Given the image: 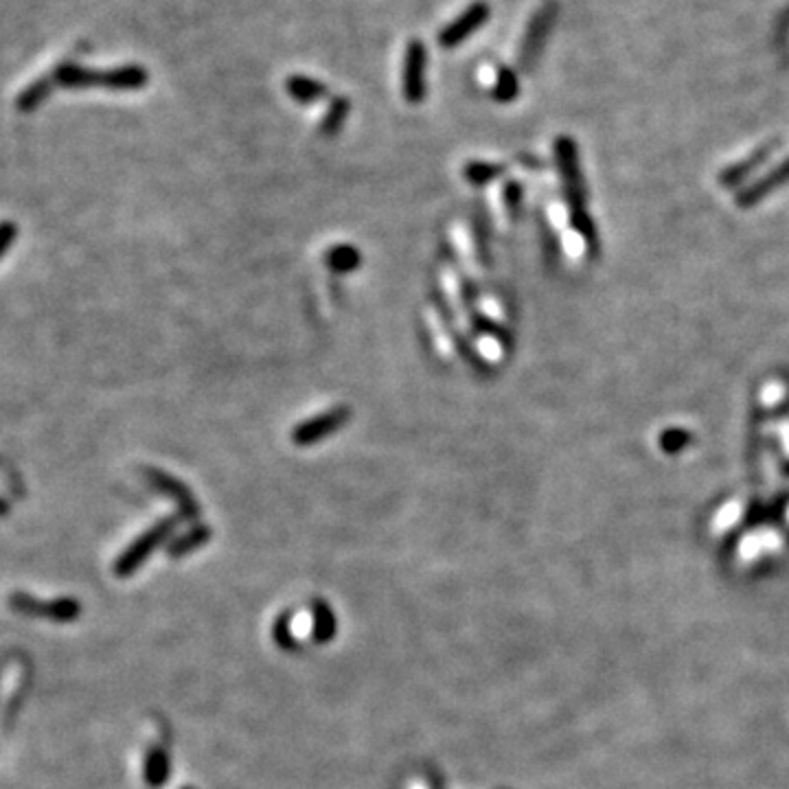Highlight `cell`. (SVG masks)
<instances>
[{"mask_svg": "<svg viewBox=\"0 0 789 789\" xmlns=\"http://www.w3.org/2000/svg\"><path fill=\"white\" fill-rule=\"evenodd\" d=\"M147 81H150V73L141 64H125L104 70V90L135 92L145 88Z\"/></svg>", "mask_w": 789, "mask_h": 789, "instance_id": "cell-10", "label": "cell"}, {"mask_svg": "<svg viewBox=\"0 0 789 789\" xmlns=\"http://www.w3.org/2000/svg\"><path fill=\"white\" fill-rule=\"evenodd\" d=\"M169 776V761L162 750H152L145 761V778L150 785H162Z\"/></svg>", "mask_w": 789, "mask_h": 789, "instance_id": "cell-19", "label": "cell"}, {"mask_svg": "<svg viewBox=\"0 0 789 789\" xmlns=\"http://www.w3.org/2000/svg\"><path fill=\"white\" fill-rule=\"evenodd\" d=\"M176 524H178L176 517H167V520L153 524L147 533H143L141 537H136V540L127 546V551L121 552L119 560H116L115 563L116 575L127 577L135 571H138V568L145 563L147 557H150L162 542H167V537L172 535V531L176 529Z\"/></svg>", "mask_w": 789, "mask_h": 789, "instance_id": "cell-4", "label": "cell"}, {"mask_svg": "<svg viewBox=\"0 0 789 789\" xmlns=\"http://www.w3.org/2000/svg\"><path fill=\"white\" fill-rule=\"evenodd\" d=\"M560 12L562 7L557 0H544L533 12L529 24L524 29V35H522L520 49H517V66H520L522 73H533L535 66L540 64L548 40H551L552 31H555Z\"/></svg>", "mask_w": 789, "mask_h": 789, "instance_id": "cell-1", "label": "cell"}, {"mask_svg": "<svg viewBox=\"0 0 789 789\" xmlns=\"http://www.w3.org/2000/svg\"><path fill=\"white\" fill-rule=\"evenodd\" d=\"M770 150H775V145H766V147H761L759 152L755 153V156H750L747 158L746 162H741V165H735V167H730L729 172L724 173V182L726 184H730V182H735L737 178H744L747 172H752V169H755L757 165H759V162L763 161V158L767 156V153H770Z\"/></svg>", "mask_w": 789, "mask_h": 789, "instance_id": "cell-20", "label": "cell"}, {"mask_svg": "<svg viewBox=\"0 0 789 789\" xmlns=\"http://www.w3.org/2000/svg\"><path fill=\"white\" fill-rule=\"evenodd\" d=\"M351 414L353 413L349 406H336L316 414V417L305 419L303 423H299L292 430V443L299 445V448H310V445L320 443V441L331 437V434L340 432L349 423Z\"/></svg>", "mask_w": 789, "mask_h": 789, "instance_id": "cell-6", "label": "cell"}, {"mask_svg": "<svg viewBox=\"0 0 789 789\" xmlns=\"http://www.w3.org/2000/svg\"><path fill=\"white\" fill-rule=\"evenodd\" d=\"M325 264H327V268L331 270V273L349 274V273H356V270L360 268L362 255H360V250L356 248V246L340 244V246H334V248H331L330 253L325 255Z\"/></svg>", "mask_w": 789, "mask_h": 789, "instance_id": "cell-14", "label": "cell"}, {"mask_svg": "<svg viewBox=\"0 0 789 789\" xmlns=\"http://www.w3.org/2000/svg\"><path fill=\"white\" fill-rule=\"evenodd\" d=\"M55 86L66 90H88V88H104V70L86 69V66L77 64V61H61L55 66L51 73Z\"/></svg>", "mask_w": 789, "mask_h": 789, "instance_id": "cell-9", "label": "cell"}, {"mask_svg": "<svg viewBox=\"0 0 789 789\" xmlns=\"http://www.w3.org/2000/svg\"><path fill=\"white\" fill-rule=\"evenodd\" d=\"M489 18H491L489 3H485V0H474L469 7H465L463 12L456 15L452 23H448L439 31L437 42L443 46V49H456V46L463 44L465 40L471 38V35H474L480 27H485V23Z\"/></svg>", "mask_w": 789, "mask_h": 789, "instance_id": "cell-7", "label": "cell"}, {"mask_svg": "<svg viewBox=\"0 0 789 789\" xmlns=\"http://www.w3.org/2000/svg\"><path fill=\"white\" fill-rule=\"evenodd\" d=\"M9 608L23 617L46 618L53 623H73L81 614L79 601H75V599L61 597L55 601H38L27 592H14L9 597Z\"/></svg>", "mask_w": 789, "mask_h": 789, "instance_id": "cell-2", "label": "cell"}, {"mask_svg": "<svg viewBox=\"0 0 789 789\" xmlns=\"http://www.w3.org/2000/svg\"><path fill=\"white\" fill-rule=\"evenodd\" d=\"M285 90L296 104H316V101L325 99L330 95V88L314 77L307 75H292L285 81Z\"/></svg>", "mask_w": 789, "mask_h": 789, "instance_id": "cell-12", "label": "cell"}, {"mask_svg": "<svg viewBox=\"0 0 789 789\" xmlns=\"http://www.w3.org/2000/svg\"><path fill=\"white\" fill-rule=\"evenodd\" d=\"M53 79L49 77H42V79H35L31 81V84L20 92L18 97H15V107H18V112H24V115H29V112H35L40 106L44 104L46 99H49V95L53 92Z\"/></svg>", "mask_w": 789, "mask_h": 789, "instance_id": "cell-13", "label": "cell"}, {"mask_svg": "<svg viewBox=\"0 0 789 789\" xmlns=\"http://www.w3.org/2000/svg\"><path fill=\"white\" fill-rule=\"evenodd\" d=\"M491 95H494V99L498 101V104H511V101L520 95V79H517L514 69H509V66H500Z\"/></svg>", "mask_w": 789, "mask_h": 789, "instance_id": "cell-17", "label": "cell"}, {"mask_svg": "<svg viewBox=\"0 0 789 789\" xmlns=\"http://www.w3.org/2000/svg\"><path fill=\"white\" fill-rule=\"evenodd\" d=\"M402 92L408 104H422L428 95V49L417 38L410 40L404 51Z\"/></svg>", "mask_w": 789, "mask_h": 789, "instance_id": "cell-5", "label": "cell"}, {"mask_svg": "<svg viewBox=\"0 0 789 789\" xmlns=\"http://www.w3.org/2000/svg\"><path fill=\"white\" fill-rule=\"evenodd\" d=\"M349 112H351V101L347 99V97H334L330 107H327L325 116H322V123H320L322 135L336 136L338 132L342 130V125H345Z\"/></svg>", "mask_w": 789, "mask_h": 789, "instance_id": "cell-15", "label": "cell"}, {"mask_svg": "<svg viewBox=\"0 0 789 789\" xmlns=\"http://www.w3.org/2000/svg\"><path fill=\"white\" fill-rule=\"evenodd\" d=\"M15 237H18V227L14 222H0V259L12 248Z\"/></svg>", "mask_w": 789, "mask_h": 789, "instance_id": "cell-21", "label": "cell"}, {"mask_svg": "<svg viewBox=\"0 0 789 789\" xmlns=\"http://www.w3.org/2000/svg\"><path fill=\"white\" fill-rule=\"evenodd\" d=\"M785 182H789V158L787 161H783L776 169L767 172V176H763L761 181L752 182L750 187H747L746 191L739 196V204L741 207H750V204L759 202L761 198H766L767 193L772 191V189L781 187V184H785Z\"/></svg>", "mask_w": 789, "mask_h": 789, "instance_id": "cell-11", "label": "cell"}, {"mask_svg": "<svg viewBox=\"0 0 789 789\" xmlns=\"http://www.w3.org/2000/svg\"><path fill=\"white\" fill-rule=\"evenodd\" d=\"M211 537H213V531L209 529V526H202V524L193 526L191 531L184 533L182 537H178L173 544H169L167 552L172 557H182V555H187V552L196 551V548H200L202 544H207Z\"/></svg>", "mask_w": 789, "mask_h": 789, "instance_id": "cell-16", "label": "cell"}, {"mask_svg": "<svg viewBox=\"0 0 789 789\" xmlns=\"http://www.w3.org/2000/svg\"><path fill=\"white\" fill-rule=\"evenodd\" d=\"M555 156L560 162V169L563 173V181H566V193L568 202H571L572 218H575L577 230L588 228L586 213H583V191H581V173H579V162H577V147L572 143V138L560 136L555 141Z\"/></svg>", "mask_w": 789, "mask_h": 789, "instance_id": "cell-3", "label": "cell"}, {"mask_svg": "<svg viewBox=\"0 0 789 789\" xmlns=\"http://www.w3.org/2000/svg\"><path fill=\"white\" fill-rule=\"evenodd\" d=\"M502 172H505V169H502V165H496V162L474 161V162H468V165H465L463 176L469 184L483 187V184L496 181V178H500Z\"/></svg>", "mask_w": 789, "mask_h": 789, "instance_id": "cell-18", "label": "cell"}, {"mask_svg": "<svg viewBox=\"0 0 789 789\" xmlns=\"http://www.w3.org/2000/svg\"><path fill=\"white\" fill-rule=\"evenodd\" d=\"M9 511H12V506H9V502L3 498V496H0V517H5L9 514Z\"/></svg>", "mask_w": 789, "mask_h": 789, "instance_id": "cell-22", "label": "cell"}, {"mask_svg": "<svg viewBox=\"0 0 789 789\" xmlns=\"http://www.w3.org/2000/svg\"><path fill=\"white\" fill-rule=\"evenodd\" d=\"M145 480L152 485V489L158 491V494L167 496V498H172L173 502H176L178 511H181L182 517H187V520H196V517L200 515V505H198L196 496H193L191 491L187 489V485H182L181 480L173 478V476H169L167 471L147 468Z\"/></svg>", "mask_w": 789, "mask_h": 789, "instance_id": "cell-8", "label": "cell"}]
</instances>
